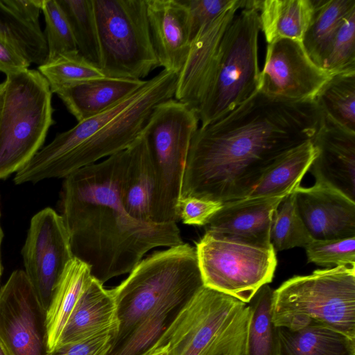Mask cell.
Instances as JSON below:
<instances>
[{
  "instance_id": "obj_1",
  "label": "cell",
  "mask_w": 355,
  "mask_h": 355,
  "mask_svg": "<svg viewBox=\"0 0 355 355\" xmlns=\"http://www.w3.org/2000/svg\"><path fill=\"white\" fill-rule=\"evenodd\" d=\"M322 113L315 101L289 103L257 92L190 142L180 197L225 203L248 196L267 170L312 140Z\"/></svg>"
},
{
  "instance_id": "obj_2",
  "label": "cell",
  "mask_w": 355,
  "mask_h": 355,
  "mask_svg": "<svg viewBox=\"0 0 355 355\" xmlns=\"http://www.w3.org/2000/svg\"><path fill=\"white\" fill-rule=\"evenodd\" d=\"M128 148L64 178L60 215L73 257L87 263L103 284L130 273L157 247L183 243L175 223L144 222L132 217L121 199Z\"/></svg>"
},
{
  "instance_id": "obj_3",
  "label": "cell",
  "mask_w": 355,
  "mask_h": 355,
  "mask_svg": "<svg viewBox=\"0 0 355 355\" xmlns=\"http://www.w3.org/2000/svg\"><path fill=\"white\" fill-rule=\"evenodd\" d=\"M178 77V73L163 69L110 108L58 134L15 173V184L65 178L127 149L141 135L154 108L173 98Z\"/></svg>"
},
{
  "instance_id": "obj_4",
  "label": "cell",
  "mask_w": 355,
  "mask_h": 355,
  "mask_svg": "<svg viewBox=\"0 0 355 355\" xmlns=\"http://www.w3.org/2000/svg\"><path fill=\"white\" fill-rule=\"evenodd\" d=\"M203 286L196 248L188 243L142 259L125 280L110 289L118 321L113 342L128 334L157 309L191 300Z\"/></svg>"
},
{
  "instance_id": "obj_5",
  "label": "cell",
  "mask_w": 355,
  "mask_h": 355,
  "mask_svg": "<svg viewBox=\"0 0 355 355\" xmlns=\"http://www.w3.org/2000/svg\"><path fill=\"white\" fill-rule=\"evenodd\" d=\"M272 320L295 329L324 327L355 339V267L295 276L273 290Z\"/></svg>"
},
{
  "instance_id": "obj_6",
  "label": "cell",
  "mask_w": 355,
  "mask_h": 355,
  "mask_svg": "<svg viewBox=\"0 0 355 355\" xmlns=\"http://www.w3.org/2000/svg\"><path fill=\"white\" fill-rule=\"evenodd\" d=\"M249 316L246 303L203 286L155 349L165 346L169 355H245Z\"/></svg>"
},
{
  "instance_id": "obj_7",
  "label": "cell",
  "mask_w": 355,
  "mask_h": 355,
  "mask_svg": "<svg viewBox=\"0 0 355 355\" xmlns=\"http://www.w3.org/2000/svg\"><path fill=\"white\" fill-rule=\"evenodd\" d=\"M197 112L171 98L157 105L145 125L144 137L154 173L151 220H179L177 205L191 140L198 128Z\"/></svg>"
},
{
  "instance_id": "obj_8",
  "label": "cell",
  "mask_w": 355,
  "mask_h": 355,
  "mask_svg": "<svg viewBox=\"0 0 355 355\" xmlns=\"http://www.w3.org/2000/svg\"><path fill=\"white\" fill-rule=\"evenodd\" d=\"M0 114V180L21 169L42 148L54 124L52 92L38 70L6 76Z\"/></svg>"
},
{
  "instance_id": "obj_9",
  "label": "cell",
  "mask_w": 355,
  "mask_h": 355,
  "mask_svg": "<svg viewBox=\"0 0 355 355\" xmlns=\"http://www.w3.org/2000/svg\"><path fill=\"white\" fill-rule=\"evenodd\" d=\"M259 13L241 9L223 39L219 60L197 114L205 126L234 110L258 92Z\"/></svg>"
},
{
  "instance_id": "obj_10",
  "label": "cell",
  "mask_w": 355,
  "mask_h": 355,
  "mask_svg": "<svg viewBox=\"0 0 355 355\" xmlns=\"http://www.w3.org/2000/svg\"><path fill=\"white\" fill-rule=\"evenodd\" d=\"M101 46L100 69L107 78L142 80L159 67L146 0H93Z\"/></svg>"
},
{
  "instance_id": "obj_11",
  "label": "cell",
  "mask_w": 355,
  "mask_h": 355,
  "mask_svg": "<svg viewBox=\"0 0 355 355\" xmlns=\"http://www.w3.org/2000/svg\"><path fill=\"white\" fill-rule=\"evenodd\" d=\"M195 248L205 286L247 304L272 280L277 266L272 247L205 232Z\"/></svg>"
},
{
  "instance_id": "obj_12",
  "label": "cell",
  "mask_w": 355,
  "mask_h": 355,
  "mask_svg": "<svg viewBox=\"0 0 355 355\" xmlns=\"http://www.w3.org/2000/svg\"><path fill=\"white\" fill-rule=\"evenodd\" d=\"M21 255L24 272L47 312L64 269L73 258L60 214L46 207L32 217Z\"/></svg>"
},
{
  "instance_id": "obj_13",
  "label": "cell",
  "mask_w": 355,
  "mask_h": 355,
  "mask_svg": "<svg viewBox=\"0 0 355 355\" xmlns=\"http://www.w3.org/2000/svg\"><path fill=\"white\" fill-rule=\"evenodd\" d=\"M0 340L10 355H48L46 312L23 270L0 288Z\"/></svg>"
},
{
  "instance_id": "obj_14",
  "label": "cell",
  "mask_w": 355,
  "mask_h": 355,
  "mask_svg": "<svg viewBox=\"0 0 355 355\" xmlns=\"http://www.w3.org/2000/svg\"><path fill=\"white\" fill-rule=\"evenodd\" d=\"M332 76L312 61L302 42L279 39L268 44L258 92L284 102L314 101Z\"/></svg>"
},
{
  "instance_id": "obj_15",
  "label": "cell",
  "mask_w": 355,
  "mask_h": 355,
  "mask_svg": "<svg viewBox=\"0 0 355 355\" xmlns=\"http://www.w3.org/2000/svg\"><path fill=\"white\" fill-rule=\"evenodd\" d=\"M245 0H235L214 20L200 29L192 40L186 62L178 73L175 99L196 112L215 73L224 35Z\"/></svg>"
},
{
  "instance_id": "obj_16",
  "label": "cell",
  "mask_w": 355,
  "mask_h": 355,
  "mask_svg": "<svg viewBox=\"0 0 355 355\" xmlns=\"http://www.w3.org/2000/svg\"><path fill=\"white\" fill-rule=\"evenodd\" d=\"M311 141L317 153L309 171L315 182L355 202V132L322 113Z\"/></svg>"
},
{
  "instance_id": "obj_17",
  "label": "cell",
  "mask_w": 355,
  "mask_h": 355,
  "mask_svg": "<svg viewBox=\"0 0 355 355\" xmlns=\"http://www.w3.org/2000/svg\"><path fill=\"white\" fill-rule=\"evenodd\" d=\"M298 213L313 240L355 237V202L315 182L295 190Z\"/></svg>"
},
{
  "instance_id": "obj_18",
  "label": "cell",
  "mask_w": 355,
  "mask_h": 355,
  "mask_svg": "<svg viewBox=\"0 0 355 355\" xmlns=\"http://www.w3.org/2000/svg\"><path fill=\"white\" fill-rule=\"evenodd\" d=\"M151 40L164 69L179 73L191 42L189 15L183 0H146Z\"/></svg>"
},
{
  "instance_id": "obj_19",
  "label": "cell",
  "mask_w": 355,
  "mask_h": 355,
  "mask_svg": "<svg viewBox=\"0 0 355 355\" xmlns=\"http://www.w3.org/2000/svg\"><path fill=\"white\" fill-rule=\"evenodd\" d=\"M285 196L247 197L225 202L205 226V232L272 247L270 240L272 214Z\"/></svg>"
},
{
  "instance_id": "obj_20",
  "label": "cell",
  "mask_w": 355,
  "mask_h": 355,
  "mask_svg": "<svg viewBox=\"0 0 355 355\" xmlns=\"http://www.w3.org/2000/svg\"><path fill=\"white\" fill-rule=\"evenodd\" d=\"M42 0H0V37L15 46L30 63L40 66L48 58L40 25Z\"/></svg>"
},
{
  "instance_id": "obj_21",
  "label": "cell",
  "mask_w": 355,
  "mask_h": 355,
  "mask_svg": "<svg viewBox=\"0 0 355 355\" xmlns=\"http://www.w3.org/2000/svg\"><path fill=\"white\" fill-rule=\"evenodd\" d=\"M117 326L116 306L112 292L93 277L74 306L57 345L81 340Z\"/></svg>"
},
{
  "instance_id": "obj_22",
  "label": "cell",
  "mask_w": 355,
  "mask_h": 355,
  "mask_svg": "<svg viewBox=\"0 0 355 355\" xmlns=\"http://www.w3.org/2000/svg\"><path fill=\"white\" fill-rule=\"evenodd\" d=\"M145 80L103 78L64 85L51 91L78 122L97 115L140 88Z\"/></svg>"
},
{
  "instance_id": "obj_23",
  "label": "cell",
  "mask_w": 355,
  "mask_h": 355,
  "mask_svg": "<svg viewBox=\"0 0 355 355\" xmlns=\"http://www.w3.org/2000/svg\"><path fill=\"white\" fill-rule=\"evenodd\" d=\"M154 173L146 144L141 135L128 148L121 184V199L128 213L144 222L151 220Z\"/></svg>"
},
{
  "instance_id": "obj_24",
  "label": "cell",
  "mask_w": 355,
  "mask_h": 355,
  "mask_svg": "<svg viewBox=\"0 0 355 355\" xmlns=\"http://www.w3.org/2000/svg\"><path fill=\"white\" fill-rule=\"evenodd\" d=\"M279 355H355V339L320 326L277 327Z\"/></svg>"
},
{
  "instance_id": "obj_25",
  "label": "cell",
  "mask_w": 355,
  "mask_h": 355,
  "mask_svg": "<svg viewBox=\"0 0 355 355\" xmlns=\"http://www.w3.org/2000/svg\"><path fill=\"white\" fill-rule=\"evenodd\" d=\"M316 153L311 140L291 149L267 170L248 197L285 196L292 193L300 186Z\"/></svg>"
},
{
  "instance_id": "obj_26",
  "label": "cell",
  "mask_w": 355,
  "mask_h": 355,
  "mask_svg": "<svg viewBox=\"0 0 355 355\" xmlns=\"http://www.w3.org/2000/svg\"><path fill=\"white\" fill-rule=\"evenodd\" d=\"M92 278L89 266L78 259L73 257L67 265L46 312L49 352L57 345L74 306Z\"/></svg>"
},
{
  "instance_id": "obj_27",
  "label": "cell",
  "mask_w": 355,
  "mask_h": 355,
  "mask_svg": "<svg viewBox=\"0 0 355 355\" xmlns=\"http://www.w3.org/2000/svg\"><path fill=\"white\" fill-rule=\"evenodd\" d=\"M260 26L268 44L279 39L302 42L313 12L311 0H265Z\"/></svg>"
},
{
  "instance_id": "obj_28",
  "label": "cell",
  "mask_w": 355,
  "mask_h": 355,
  "mask_svg": "<svg viewBox=\"0 0 355 355\" xmlns=\"http://www.w3.org/2000/svg\"><path fill=\"white\" fill-rule=\"evenodd\" d=\"M190 301H174L157 309L128 334L114 341L107 355H148Z\"/></svg>"
},
{
  "instance_id": "obj_29",
  "label": "cell",
  "mask_w": 355,
  "mask_h": 355,
  "mask_svg": "<svg viewBox=\"0 0 355 355\" xmlns=\"http://www.w3.org/2000/svg\"><path fill=\"white\" fill-rule=\"evenodd\" d=\"M311 3L313 12L302 43L318 66L322 53L343 19L355 9V0H311Z\"/></svg>"
},
{
  "instance_id": "obj_30",
  "label": "cell",
  "mask_w": 355,
  "mask_h": 355,
  "mask_svg": "<svg viewBox=\"0 0 355 355\" xmlns=\"http://www.w3.org/2000/svg\"><path fill=\"white\" fill-rule=\"evenodd\" d=\"M273 290L265 284L249 302L245 355H279L277 327L272 320Z\"/></svg>"
},
{
  "instance_id": "obj_31",
  "label": "cell",
  "mask_w": 355,
  "mask_h": 355,
  "mask_svg": "<svg viewBox=\"0 0 355 355\" xmlns=\"http://www.w3.org/2000/svg\"><path fill=\"white\" fill-rule=\"evenodd\" d=\"M56 1L69 22L78 53L100 69L101 46L93 0Z\"/></svg>"
},
{
  "instance_id": "obj_32",
  "label": "cell",
  "mask_w": 355,
  "mask_h": 355,
  "mask_svg": "<svg viewBox=\"0 0 355 355\" xmlns=\"http://www.w3.org/2000/svg\"><path fill=\"white\" fill-rule=\"evenodd\" d=\"M314 101L323 114L355 132V71L332 76Z\"/></svg>"
},
{
  "instance_id": "obj_33",
  "label": "cell",
  "mask_w": 355,
  "mask_h": 355,
  "mask_svg": "<svg viewBox=\"0 0 355 355\" xmlns=\"http://www.w3.org/2000/svg\"><path fill=\"white\" fill-rule=\"evenodd\" d=\"M295 190L281 200L272 214L270 240L275 252L305 248L313 240L298 213Z\"/></svg>"
},
{
  "instance_id": "obj_34",
  "label": "cell",
  "mask_w": 355,
  "mask_h": 355,
  "mask_svg": "<svg viewBox=\"0 0 355 355\" xmlns=\"http://www.w3.org/2000/svg\"><path fill=\"white\" fill-rule=\"evenodd\" d=\"M51 91L67 85L105 78L102 71L78 51L61 55L38 67Z\"/></svg>"
},
{
  "instance_id": "obj_35",
  "label": "cell",
  "mask_w": 355,
  "mask_h": 355,
  "mask_svg": "<svg viewBox=\"0 0 355 355\" xmlns=\"http://www.w3.org/2000/svg\"><path fill=\"white\" fill-rule=\"evenodd\" d=\"M318 66L332 75L355 71V9L343 19L322 53Z\"/></svg>"
},
{
  "instance_id": "obj_36",
  "label": "cell",
  "mask_w": 355,
  "mask_h": 355,
  "mask_svg": "<svg viewBox=\"0 0 355 355\" xmlns=\"http://www.w3.org/2000/svg\"><path fill=\"white\" fill-rule=\"evenodd\" d=\"M42 12L46 23V62L61 55L78 51L69 22L57 1L42 0Z\"/></svg>"
},
{
  "instance_id": "obj_37",
  "label": "cell",
  "mask_w": 355,
  "mask_h": 355,
  "mask_svg": "<svg viewBox=\"0 0 355 355\" xmlns=\"http://www.w3.org/2000/svg\"><path fill=\"white\" fill-rule=\"evenodd\" d=\"M304 248L308 262L317 266L355 267V237L313 240Z\"/></svg>"
},
{
  "instance_id": "obj_38",
  "label": "cell",
  "mask_w": 355,
  "mask_h": 355,
  "mask_svg": "<svg viewBox=\"0 0 355 355\" xmlns=\"http://www.w3.org/2000/svg\"><path fill=\"white\" fill-rule=\"evenodd\" d=\"M223 205L193 196L180 197L177 205L178 218L186 225L205 226Z\"/></svg>"
},
{
  "instance_id": "obj_39",
  "label": "cell",
  "mask_w": 355,
  "mask_h": 355,
  "mask_svg": "<svg viewBox=\"0 0 355 355\" xmlns=\"http://www.w3.org/2000/svg\"><path fill=\"white\" fill-rule=\"evenodd\" d=\"M117 328L76 342L57 345L48 355H107Z\"/></svg>"
},
{
  "instance_id": "obj_40",
  "label": "cell",
  "mask_w": 355,
  "mask_h": 355,
  "mask_svg": "<svg viewBox=\"0 0 355 355\" xmlns=\"http://www.w3.org/2000/svg\"><path fill=\"white\" fill-rule=\"evenodd\" d=\"M234 1L235 0H183L189 15L191 41L202 28L232 6Z\"/></svg>"
},
{
  "instance_id": "obj_41",
  "label": "cell",
  "mask_w": 355,
  "mask_h": 355,
  "mask_svg": "<svg viewBox=\"0 0 355 355\" xmlns=\"http://www.w3.org/2000/svg\"><path fill=\"white\" fill-rule=\"evenodd\" d=\"M31 64L10 43L0 37V71L6 76L28 69Z\"/></svg>"
},
{
  "instance_id": "obj_42",
  "label": "cell",
  "mask_w": 355,
  "mask_h": 355,
  "mask_svg": "<svg viewBox=\"0 0 355 355\" xmlns=\"http://www.w3.org/2000/svg\"><path fill=\"white\" fill-rule=\"evenodd\" d=\"M1 196H0V279L1 277L2 272H3V266H2L1 258V243L3 241V238L4 236V234H3L2 227H1Z\"/></svg>"
},
{
  "instance_id": "obj_43",
  "label": "cell",
  "mask_w": 355,
  "mask_h": 355,
  "mask_svg": "<svg viewBox=\"0 0 355 355\" xmlns=\"http://www.w3.org/2000/svg\"><path fill=\"white\" fill-rule=\"evenodd\" d=\"M148 355H169L166 347H162L155 349L151 352Z\"/></svg>"
},
{
  "instance_id": "obj_44",
  "label": "cell",
  "mask_w": 355,
  "mask_h": 355,
  "mask_svg": "<svg viewBox=\"0 0 355 355\" xmlns=\"http://www.w3.org/2000/svg\"><path fill=\"white\" fill-rule=\"evenodd\" d=\"M5 86H6L5 81L0 83V114L1 112L2 107H3V104Z\"/></svg>"
},
{
  "instance_id": "obj_45",
  "label": "cell",
  "mask_w": 355,
  "mask_h": 355,
  "mask_svg": "<svg viewBox=\"0 0 355 355\" xmlns=\"http://www.w3.org/2000/svg\"><path fill=\"white\" fill-rule=\"evenodd\" d=\"M0 355H10L0 340Z\"/></svg>"
}]
</instances>
